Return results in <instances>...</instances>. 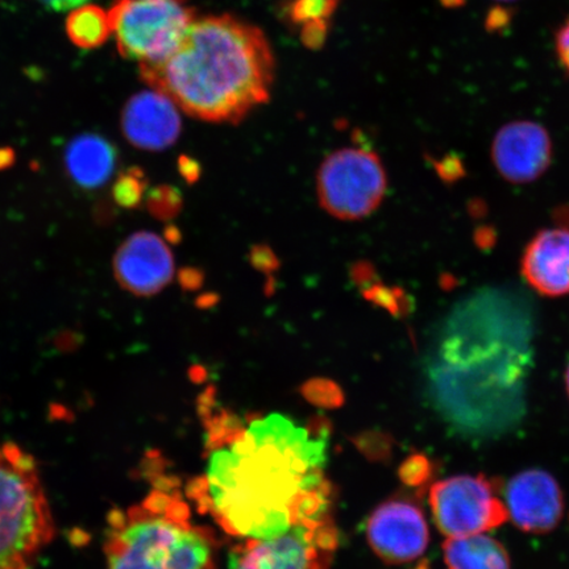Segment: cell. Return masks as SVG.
I'll use <instances>...</instances> for the list:
<instances>
[{
    "instance_id": "8",
    "label": "cell",
    "mask_w": 569,
    "mask_h": 569,
    "mask_svg": "<svg viewBox=\"0 0 569 569\" xmlns=\"http://www.w3.org/2000/svg\"><path fill=\"white\" fill-rule=\"evenodd\" d=\"M337 549L329 511L303 518L280 536L246 540L231 569H330Z\"/></svg>"
},
{
    "instance_id": "13",
    "label": "cell",
    "mask_w": 569,
    "mask_h": 569,
    "mask_svg": "<svg viewBox=\"0 0 569 569\" xmlns=\"http://www.w3.org/2000/svg\"><path fill=\"white\" fill-rule=\"evenodd\" d=\"M508 516L518 529L546 533L557 528L563 516V493L557 480L542 469H529L508 482Z\"/></svg>"
},
{
    "instance_id": "11",
    "label": "cell",
    "mask_w": 569,
    "mask_h": 569,
    "mask_svg": "<svg viewBox=\"0 0 569 569\" xmlns=\"http://www.w3.org/2000/svg\"><path fill=\"white\" fill-rule=\"evenodd\" d=\"M119 287L134 297L159 295L173 280L174 259L166 240L149 231L132 233L113 256Z\"/></svg>"
},
{
    "instance_id": "10",
    "label": "cell",
    "mask_w": 569,
    "mask_h": 569,
    "mask_svg": "<svg viewBox=\"0 0 569 569\" xmlns=\"http://www.w3.org/2000/svg\"><path fill=\"white\" fill-rule=\"evenodd\" d=\"M367 538L382 560L391 565L409 563L426 552L429 525L418 505L407 498H393L369 517Z\"/></svg>"
},
{
    "instance_id": "21",
    "label": "cell",
    "mask_w": 569,
    "mask_h": 569,
    "mask_svg": "<svg viewBox=\"0 0 569 569\" xmlns=\"http://www.w3.org/2000/svg\"><path fill=\"white\" fill-rule=\"evenodd\" d=\"M336 3L337 0H297L291 13L297 21H319L329 16Z\"/></svg>"
},
{
    "instance_id": "15",
    "label": "cell",
    "mask_w": 569,
    "mask_h": 569,
    "mask_svg": "<svg viewBox=\"0 0 569 569\" xmlns=\"http://www.w3.org/2000/svg\"><path fill=\"white\" fill-rule=\"evenodd\" d=\"M521 270L526 282L540 296H569V229L538 232L525 249Z\"/></svg>"
},
{
    "instance_id": "3",
    "label": "cell",
    "mask_w": 569,
    "mask_h": 569,
    "mask_svg": "<svg viewBox=\"0 0 569 569\" xmlns=\"http://www.w3.org/2000/svg\"><path fill=\"white\" fill-rule=\"evenodd\" d=\"M139 69L149 88L187 116L239 123L268 102L276 61L259 27L226 13L196 18L172 53Z\"/></svg>"
},
{
    "instance_id": "5",
    "label": "cell",
    "mask_w": 569,
    "mask_h": 569,
    "mask_svg": "<svg viewBox=\"0 0 569 569\" xmlns=\"http://www.w3.org/2000/svg\"><path fill=\"white\" fill-rule=\"evenodd\" d=\"M54 533L32 455L18 445L0 446V569H32Z\"/></svg>"
},
{
    "instance_id": "2",
    "label": "cell",
    "mask_w": 569,
    "mask_h": 569,
    "mask_svg": "<svg viewBox=\"0 0 569 569\" xmlns=\"http://www.w3.org/2000/svg\"><path fill=\"white\" fill-rule=\"evenodd\" d=\"M531 360L529 316L500 295L476 297L448 320L427 369L433 407L468 436L513 429Z\"/></svg>"
},
{
    "instance_id": "23",
    "label": "cell",
    "mask_w": 569,
    "mask_h": 569,
    "mask_svg": "<svg viewBox=\"0 0 569 569\" xmlns=\"http://www.w3.org/2000/svg\"><path fill=\"white\" fill-rule=\"evenodd\" d=\"M513 21V11L507 9V7L495 6L490 9L486 17V30L489 33H502Z\"/></svg>"
},
{
    "instance_id": "9",
    "label": "cell",
    "mask_w": 569,
    "mask_h": 569,
    "mask_svg": "<svg viewBox=\"0 0 569 569\" xmlns=\"http://www.w3.org/2000/svg\"><path fill=\"white\" fill-rule=\"evenodd\" d=\"M429 500L433 521L447 538L478 536L509 518L493 482L483 475L440 480L431 487Z\"/></svg>"
},
{
    "instance_id": "7",
    "label": "cell",
    "mask_w": 569,
    "mask_h": 569,
    "mask_svg": "<svg viewBox=\"0 0 569 569\" xmlns=\"http://www.w3.org/2000/svg\"><path fill=\"white\" fill-rule=\"evenodd\" d=\"M387 173L379 156L361 148L333 152L320 166L317 194L320 206L340 220L371 216L387 193Z\"/></svg>"
},
{
    "instance_id": "29",
    "label": "cell",
    "mask_w": 569,
    "mask_h": 569,
    "mask_svg": "<svg viewBox=\"0 0 569 569\" xmlns=\"http://www.w3.org/2000/svg\"><path fill=\"white\" fill-rule=\"evenodd\" d=\"M497 2L509 3L515 2V0H497Z\"/></svg>"
},
{
    "instance_id": "18",
    "label": "cell",
    "mask_w": 569,
    "mask_h": 569,
    "mask_svg": "<svg viewBox=\"0 0 569 569\" xmlns=\"http://www.w3.org/2000/svg\"><path fill=\"white\" fill-rule=\"evenodd\" d=\"M67 32L73 44L94 49L112 36L109 10L96 4H82L71 10L67 19Z\"/></svg>"
},
{
    "instance_id": "6",
    "label": "cell",
    "mask_w": 569,
    "mask_h": 569,
    "mask_svg": "<svg viewBox=\"0 0 569 569\" xmlns=\"http://www.w3.org/2000/svg\"><path fill=\"white\" fill-rule=\"evenodd\" d=\"M112 36L124 59H166L197 18L189 0H116L109 9Z\"/></svg>"
},
{
    "instance_id": "25",
    "label": "cell",
    "mask_w": 569,
    "mask_h": 569,
    "mask_svg": "<svg viewBox=\"0 0 569 569\" xmlns=\"http://www.w3.org/2000/svg\"><path fill=\"white\" fill-rule=\"evenodd\" d=\"M39 2L54 11H68L87 3L88 0H39Z\"/></svg>"
},
{
    "instance_id": "17",
    "label": "cell",
    "mask_w": 569,
    "mask_h": 569,
    "mask_svg": "<svg viewBox=\"0 0 569 569\" xmlns=\"http://www.w3.org/2000/svg\"><path fill=\"white\" fill-rule=\"evenodd\" d=\"M443 552L447 569H511L507 549L483 533L448 538Z\"/></svg>"
},
{
    "instance_id": "27",
    "label": "cell",
    "mask_w": 569,
    "mask_h": 569,
    "mask_svg": "<svg viewBox=\"0 0 569 569\" xmlns=\"http://www.w3.org/2000/svg\"><path fill=\"white\" fill-rule=\"evenodd\" d=\"M439 2L448 10H457L461 9V7H465L467 0H439Z\"/></svg>"
},
{
    "instance_id": "26",
    "label": "cell",
    "mask_w": 569,
    "mask_h": 569,
    "mask_svg": "<svg viewBox=\"0 0 569 569\" xmlns=\"http://www.w3.org/2000/svg\"><path fill=\"white\" fill-rule=\"evenodd\" d=\"M16 161V153L10 148H0V170L10 168Z\"/></svg>"
},
{
    "instance_id": "14",
    "label": "cell",
    "mask_w": 569,
    "mask_h": 569,
    "mask_svg": "<svg viewBox=\"0 0 569 569\" xmlns=\"http://www.w3.org/2000/svg\"><path fill=\"white\" fill-rule=\"evenodd\" d=\"M124 138L142 151H162L181 133L180 109L162 92L151 89L128 99L120 118Z\"/></svg>"
},
{
    "instance_id": "1",
    "label": "cell",
    "mask_w": 569,
    "mask_h": 569,
    "mask_svg": "<svg viewBox=\"0 0 569 569\" xmlns=\"http://www.w3.org/2000/svg\"><path fill=\"white\" fill-rule=\"evenodd\" d=\"M209 446L208 469L189 497L230 536L272 538L331 511L326 429L282 415L241 425L222 412L209 422Z\"/></svg>"
},
{
    "instance_id": "19",
    "label": "cell",
    "mask_w": 569,
    "mask_h": 569,
    "mask_svg": "<svg viewBox=\"0 0 569 569\" xmlns=\"http://www.w3.org/2000/svg\"><path fill=\"white\" fill-rule=\"evenodd\" d=\"M147 180L139 168H131L119 174L112 187V198L124 209H134L146 194Z\"/></svg>"
},
{
    "instance_id": "22",
    "label": "cell",
    "mask_w": 569,
    "mask_h": 569,
    "mask_svg": "<svg viewBox=\"0 0 569 569\" xmlns=\"http://www.w3.org/2000/svg\"><path fill=\"white\" fill-rule=\"evenodd\" d=\"M431 472V462L422 455L411 457L401 469L402 480L411 483V486H421L430 479Z\"/></svg>"
},
{
    "instance_id": "4",
    "label": "cell",
    "mask_w": 569,
    "mask_h": 569,
    "mask_svg": "<svg viewBox=\"0 0 569 569\" xmlns=\"http://www.w3.org/2000/svg\"><path fill=\"white\" fill-rule=\"evenodd\" d=\"M107 569H216L218 542L191 518L172 479L160 478L144 500L107 518Z\"/></svg>"
},
{
    "instance_id": "28",
    "label": "cell",
    "mask_w": 569,
    "mask_h": 569,
    "mask_svg": "<svg viewBox=\"0 0 569 569\" xmlns=\"http://www.w3.org/2000/svg\"><path fill=\"white\" fill-rule=\"evenodd\" d=\"M566 387H567V393L569 396V365H568L567 371H566Z\"/></svg>"
},
{
    "instance_id": "12",
    "label": "cell",
    "mask_w": 569,
    "mask_h": 569,
    "mask_svg": "<svg viewBox=\"0 0 569 569\" xmlns=\"http://www.w3.org/2000/svg\"><path fill=\"white\" fill-rule=\"evenodd\" d=\"M497 172L511 183H530L542 177L552 161V141L542 124L517 120L498 130L492 144Z\"/></svg>"
},
{
    "instance_id": "20",
    "label": "cell",
    "mask_w": 569,
    "mask_h": 569,
    "mask_svg": "<svg viewBox=\"0 0 569 569\" xmlns=\"http://www.w3.org/2000/svg\"><path fill=\"white\" fill-rule=\"evenodd\" d=\"M147 204L156 218L168 219L180 211L181 197L172 188H158L148 196Z\"/></svg>"
},
{
    "instance_id": "24",
    "label": "cell",
    "mask_w": 569,
    "mask_h": 569,
    "mask_svg": "<svg viewBox=\"0 0 569 569\" xmlns=\"http://www.w3.org/2000/svg\"><path fill=\"white\" fill-rule=\"evenodd\" d=\"M555 49H557L558 59L569 74V19L561 26L555 34Z\"/></svg>"
},
{
    "instance_id": "16",
    "label": "cell",
    "mask_w": 569,
    "mask_h": 569,
    "mask_svg": "<svg viewBox=\"0 0 569 569\" xmlns=\"http://www.w3.org/2000/svg\"><path fill=\"white\" fill-rule=\"evenodd\" d=\"M63 161L70 180L78 188L97 190L104 187L116 173L118 151L101 134L84 133L70 141Z\"/></svg>"
}]
</instances>
